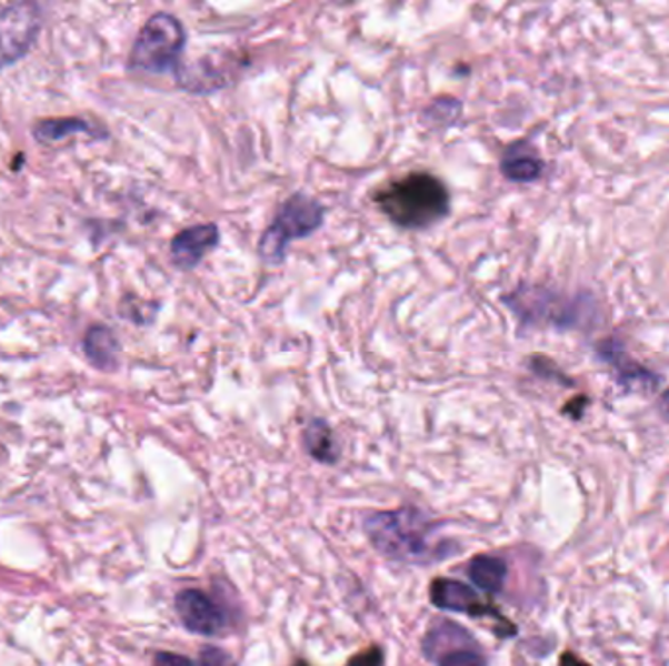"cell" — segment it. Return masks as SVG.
I'll use <instances>...</instances> for the list:
<instances>
[{"label":"cell","instance_id":"cell-1","mask_svg":"<svg viewBox=\"0 0 669 666\" xmlns=\"http://www.w3.org/2000/svg\"><path fill=\"white\" fill-rule=\"evenodd\" d=\"M365 528L376 552L401 563H433L452 553L437 536L439 524L416 508L372 512Z\"/></svg>","mask_w":669,"mask_h":666},{"label":"cell","instance_id":"cell-2","mask_svg":"<svg viewBox=\"0 0 669 666\" xmlns=\"http://www.w3.org/2000/svg\"><path fill=\"white\" fill-rule=\"evenodd\" d=\"M378 210L401 229H427L450 213L449 188L431 172H408L378 188Z\"/></svg>","mask_w":669,"mask_h":666},{"label":"cell","instance_id":"cell-3","mask_svg":"<svg viewBox=\"0 0 669 666\" xmlns=\"http://www.w3.org/2000/svg\"><path fill=\"white\" fill-rule=\"evenodd\" d=\"M187 32L179 18L157 12L139 30L130 51V69L141 73L163 74L179 65Z\"/></svg>","mask_w":669,"mask_h":666},{"label":"cell","instance_id":"cell-4","mask_svg":"<svg viewBox=\"0 0 669 666\" xmlns=\"http://www.w3.org/2000/svg\"><path fill=\"white\" fill-rule=\"evenodd\" d=\"M323 205L303 192H296L278 208L270 228L259 241V254L269 264L284 262L288 244L310 236L323 225Z\"/></svg>","mask_w":669,"mask_h":666},{"label":"cell","instance_id":"cell-5","mask_svg":"<svg viewBox=\"0 0 669 666\" xmlns=\"http://www.w3.org/2000/svg\"><path fill=\"white\" fill-rule=\"evenodd\" d=\"M503 301L525 325H555L562 329L580 323V300H568L540 285H521L506 295Z\"/></svg>","mask_w":669,"mask_h":666},{"label":"cell","instance_id":"cell-6","mask_svg":"<svg viewBox=\"0 0 669 666\" xmlns=\"http://www.w3.org/2000/svg\"><path fill=\"white\" fill-rule=\"evenodd\" d=\"M43 17L38 4L18 2L0 10V71L30 53L40 38Z\"/></svg>","mask_w":669,"mask_h":666},{"label":"cell","instance_id":"cell-7","mask_svg":"<svg viewBox=\"0 0 669 666\" xmlns=\"http://www.w3.org/2000/svg\"><path fill=\"white\" fill-rule=\"evenodd\" d=\"M182 626L198 635H218L226 626V614L202 591L187 588L177 594L174 601Z\"/></svg>","mask_w":669,"mask_h":666},{"label":"cell","instance_id":"cell-8","mask_svg":"<svg viewBox=\"0 0 669 666\" xmlns=\"http://www.w3.org/2000/svg\"><path fill=\"white\" fill-rule=\"evenodd\" d=\"M218 244H220V229L216 223H200L182 229L180 233L172 236V264L182 272L194 270Z\"/></svg>","mask_w":669,"mask_h":666},{"label":"cell","instance_id":"cell-9","mask_svg":"<svg viewBox=\"0 0 669 666\" xmlns=\"http://www.w3.org/2000/svg\"><path fill=\"white\" fill-rule=\"evenodd\" d=\"M597 352H599V356L603 357L607 364H611L615 367L617 377H619V382L625 387L640 385L648 393L658 390V385L661 382L660 377L650 372L648 367L635 362V357H630L627 354V349L622 346V342L615 341V339H605V341L599 342Z\"/></svg>","mask_w":669,"mask_h":666},{"label":"cell","instance_id":"cell-10","mask_svg":"<svg viewBox=\"0 0 669 666\" xmlns=\"http://www.w3.org/2000/svg\"><path fill=\"white\" fill-rule=\"evenodd\" d=\"M431 601L437 608L457 612V614H468V616L493 614V609L476 594V591L452 578L435 581L431 585Z\"/></svg>","mask_w":669,"mask_h":666},{"label":"cell","instance_id":"cell-11","mask_svg":"<svg viewBox=\"0 0 669 666\" xmlns=\"http://www.w3.org/2000/svg\"><path fill=\"white\" fill-rule=\"evenodd\" d=\"M499 169L503 176L517 184H531L539 180L545 172V161L540 159L537 149L529 141H515L507 147L506 153L501 157Z\"/></svg>","mask_w":669,"mask_h":666},{"label":"cell","instance_id":"cell-12","mask_svg":"<svg viewBox=\"0 0 669 666\" xmlns=\"http://www.w3.org/2000/svg\"><path fill=\"white\" fill-rule=\"evenodd\" d=\"M82 352L92 367L100 372H116L120 366V341L107 325H92L82 341Z\"/></svg>","mask_w":669,"mask_h":666},{"label":"cell","instance_id":"cell-13","mask_svg":"<svg viewBox=\"0 0 669 666\" xmlns=\"http://www.w3.org/2000/svg\"><path fill=\"white\" fill-rule=\"evenodd\" d=\"M470 643H476V639L466 632L465 627H460L449 619H441L425 635V657L437 663L445 653L462 647V645H470Z\"/></svg>","mask_w":669,"mask_h":666},{"label":"cell","instance_id":"cell-14","mask_svg":"<svg viewBox=\"0 0 669 666\" xmlns=\"http://www.w3.org/2000/svg\"><path fill=\"white\" fill-rule=\"evenodd\" d=\"M468 577L483 593H499L506 585V561L493 555H478L468 565Z\"/></svg>","mask_w":669,"mask_h":666},{"label":"cell","instance_id":"cell-15","mask_svg":"<svg viewBox=\"0 0 669 666\" xmlns=\"http://www.w3.org/2000/svg\"><path fill=\"white\" fill-rule=\"evenodd\" d=\"M303 447L321 464H334L339 460V447L331 426L323 418H313L303 431Z\"/></svg>","mask_w":669,"mask_h":666},{"label":"cell","instance_id":"cell-16","mask_svg":"<svg viewBox=\"0 0 669 666\" xmlns=\"http://www.w3.org/2000/svg\"><path fill=\"white\" fill-rule=\"evenodd\" d=\"M74 133H89L92 135V128L89 122L81 118H53V120H41L33 128V138L41 143H58L67 135Z\"/></svg>","mask_w":669,"mask_h":666},{"label":"cell","instance_id":"cell-17","mask_svg":"<svg viewBox=\"0 0 669 666\" xmlns=\"http://www.w3.org/2000/svg\"><path fill=\"white\" fill-rule=\"evenodd\" d=\"M460 112H462V104L457 98H435L433 102L423 110V122L431 125H450L457 122Z\"/></svg>","mask_w":669,"mask_h":666},{"label":"cell","instance_id":"cell-18","mask_svg":"<svg viewBox=\"0 0 669 666\" xmlns=\"http://www.w3.org/2000/svg\"><path fill=\"white\" fill-rule=\"evenodd\" d=\"M439 666H488V658L483 657L482 650L478 647V643L462 645L457 649H450L445 653L439 660Z\"/></svg>","mask_w":669,"mask_h":666},{"label":"cell","instance_id":"cell-19","mask_svg":"<svg viewBox=\"0 0 669 666\" xmlns=\"http://www.w3.org/2000/svg\"><path fill=\"white\" fill-rule=\"evenodd\" d=\"M529 366H531L532 372H535V374L537 375H540V377H548V380H556V382L558 383H566V385H571V380H568V377H563L562 372H560V370L556 367L555 362H552L550 357H531Z\"/></svg>","mask_w":669,"mask_h":666},{"label":"cell","instance_id":"cell-20","mask_svg":"<svg viewBox=\"0 0 669 666\" xmlns=\"http://www.w3.org/2000/svg\"><path fill=\"white\" fill-rule=\"evenodd\" d=\"M198 666H237L236 660L231 658L229 653L220 649V647H204L200 650V658H198Z\"/></svg>","mask_w":669,"mask_h":666},{"label":"cell","instance_id":"cell-21","mask_svg":"<svg viewBox=\"0 0 669 666\" xmlns=\"http://www.w3.org/2000/svg\"><path fill=\"white\" fill-rule=\"evenodd\" d=\"M382 663H385V653L378 647H372V649L362 650L360 655L352 658L349 666H382Z\"/></svg>","mask_w":669,"mask_h":666},{"label":"cell","instance_id":"cell-22","mask_svg":"<svg viewBox=\"0 0 669 666\" xmlns=\"http://www.w3.org/2000/svg\"><path fill=\"white\" fill-rule=\"evenodd\" d=\"M156 666H194V663L184 655H177V653H169V650H161L156 655Z\"/></svg>","mask_w":669,"mask_h":666},{"label":"cell","instance_id":"cell-23","mask_svg":"<svg viewBox=\"0 0 669 666\" xmlns=\"http://www.w3.org/2000/svg\"><path fill=\"white\" fill-rule=\"evenodd\" d=\"M658 408H660V415L663 421H668L669 423V387L668 390L661 393L660 403H658Z\"/></svg>","mask_w":669,"mask_h":666},{"label":"cell","instance_id":"cell-24","mask_svg":"<svg viewBox=\"0 0 669 666\" xmlns=\"http://www.w3.org/2000/svg\"><path fill=\"white\" fill-rule=\"evenodd\" d=\"M298 666H306V665H303V663H298Z\"/></svg>","mask_w":669,"mask_h":666}]
</instances>
